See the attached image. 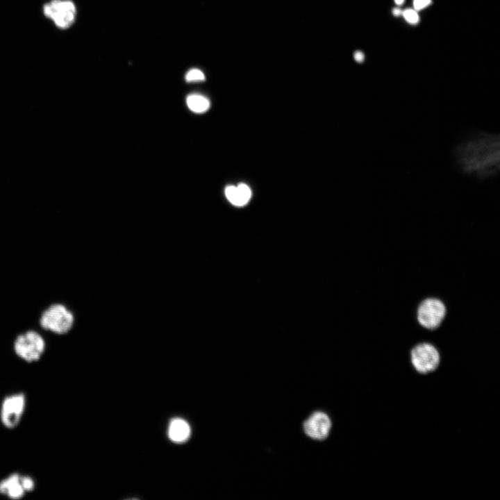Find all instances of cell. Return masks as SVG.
<instances>
[{"instance_id":"30bf717a","label":"cell","mask_w":500,"mask_h":500,"mask_svg":"<svg viewBox=\"0 0 500 500\" xmlns=\"http://www.w3.org/2000/svg\"><path fill=\"white\" fill-rule=\"evenodd\" d=\"M225 195L233 205L242 206L246 205L250 200L251 191L247 185L240 183L238 186L229 185L226 187Z\"/></svg>"},{"instance_id":"3957f363","label":"cell","mask_w":500,"mask_h":500,"mask_svg":"<svg viewBox=\"0 0 500 500\" xmlns=\"http://www.w3.org/2000/svg\"><path fill=\"white\" fill-rule=\"evenodd\" d=\"M12 348L19 359L27 363H33L39 361L44 354L47 343L40 333L28 330L17 335Z\"/></svg>"},{"instance_id":"5bb4252c","label":"cell","mask_w":500,"mask_h":500,"mask_svg":"<svg viewBox=\"0 0 500 500\" xmlns=\"http://www.w3.org/2000/svg\"><path fill=\"white\" fill-rule=\"evenodd\" d=\"M403 15L406 20L410 24H417L419 21V17L416 11L412 9H406L403 12Z\"/></svg>"},{"instance_id":"5b68a950","label":"cell","mask_w":500,"mask_h":500,"mask_svg":"<svg viewBox=\"0 0 500 500\" xmlns=\"http://www.w3.org/2000/svg\"><path fill=\"white\" fill-rule=\"evenodd\" d=\"M447 312L444 303L437 298H427L423 300L417 310V319L424 328L434 330L440 326Z\"/></svg>"},{"instance_id":"9a60e30c","label":"cell","mask_w":500,"mask_h":500,"mask_svg":"<svg viewBox=\"0 0 500 500\" xmlns=\"http://www.w3.org/2000/svg\"><path fill=\"white\" fill-rule=\"evenodd\" d=\"M431 3V0H414L413 4L416 10H419Z\"/></svg>"},{"instance_id":"4fadbf2b","label":"cell","mask_w":500,"mask_h":500,"mask_svg":"<svg viewBox=\"0 0 500 500\" xmlns=\"http://www.w3.org/2000/svg\"><path fill=\"white\" fill-rule=\"evenodd\" d=\"M185 81L188 83L201 82L206 79L205 75L201 70L197 68L190 69L185 74Z\"/></svg>"},{"instance_id":"2e32d148","label":"cell","mask_w":500,"mask_h":500,"mask_svg":"<svg viewBox=\"0 0 500 500\" xmlns=\"http://www.w3.org/2000/svg\"><path fill=\"white\" fill-rule=\"evenodd\" d=\"M354 58H355V60H356L357 62H362L363 60H364V54H363V53L361 52V51H356L355 53H354Z\"/></svg>"},{"instance_id":"9c48e42d","label":"cell","mask_w":500,"mask_h":500,"mask_svg":"<svg viewBox=\"0 0 500 500\" xmlns=\"http://www.w3.org/2000/svg\"><path fill=\"white\" fill-rule=\"evenodd\" d=\"M0 494L11 500H20L27 492L24 488L22 474L12 472L0 480Z\"/></svg>"},{"instance_id":"52a82bcc","label":"cell","mask_w":500,"mask_h":500,"mask_svg":"<svg viewBox=\"0 0 500 500\" xmlns=\"http://www.w3.org/2000/svg\"><path fill=\"white\" fill-rule=\"evenodd\" d=\"M44 15L61 28L69 27L76 16L74 3L68 0H52L44 6Z\"/></svg>"},{"instance_id":"8fae6325","label":"cell","mask_w":500,"mask_h":500,"mask_svg":"<svg viewBox=\"0 0 500 500\" xmlns=\"http://www.w3.org/2000/svg\"><path fill=\"white\" fill-rule=\"evenodd\" d=\"M191 434L189 424L181 418L173 419L169 425L168 436L176 443H182L188 440Z\"/></svg>"},{"instance_id":"ba28073f","label":"cell","mask_w":500,"mask_h":500,"mask_svg":"<svg viewBox=\"0 0 500 500\" xmlns=\"http://www.w3.org/2000/svg\"><path fill=\"white\" fill-rule=\"evenodd\" d=\"M306 435L313 440L326 439L331 428V420L328 415L322 411L312 412L303 424Z\"/></svg>"},{"instance_id":"7a4b0ae2","label":"cell","mask_w":500,"mask_h":500,"mask_svg":"<svg viewBox=\"0 0 500 500\" xmlns=\"http://www.w3.org/2000/svg\"><path fill=\"white\" fill-rule=\"evenodd\" d=\"M74 324L73 312L61 303L49 305L42 312L39 319V324L43 330L59 335L69 332Z\"/></svg>"},{"instance_id":"ac0fdd59","label":"cell","mask_w":500,"mask_h":500,"mask_svg":"<svg viewBox=\"0 0 500 500\" xmlns=\"http://www.w3.org/2000/svg\"><path fill=\"white\" fill-rule=\"evenodd\" d=\"M394 1L397 5H401L403 3L404 0H394Z\"/></svg>"},{"instance_id":"7c38bea8","label":"cell","mask_w":500,"mask_h":500,"mask_svg":"<svg viewBox=\"0 0 500 500\" xmlns=\"http://www.w3.org/2000/svg\"><path fill=\"white\" fill-rule=\"evenodd\" d=\"M186 103L190 110L196 113L206 112L210 105L209 100L206 97L198 94L189 95L186 99Z\"/></svg>"},{"instance_id":"e0dca14e","label":"cell","mask_w":500,"mask_h":500,"mask_svg":"<svg viewBox=\"0 0 500 500\" xmlns=\"http://www.w3.org/2000/svg\"><path fill=\"white\" fill-rule=\"evenodd\" d=\"M392 13L395 16H399L401 14V10L399 8H396L392 10Z\"/></svg>"},{"instance_id":"8992f818","label":"cell","mask_w":500,"mask_h":500,"mask_svg":"<svg viewBox=\"0 0 500 500\" xmlns=\"http://www.w3.org/2000/svg\"><path fill=\"white\" fill-rule=\"evenodd\" d=\"M411 362L415 369L421 374L433 372L439 365L440 356L435 346L423 342L415 346L410 351Z\"/></svg>"},{"instance_id":"277c9868","label":"cell","mask_w":500,"mask_h":500,"mask_svg":"<svg viewBox=\"0 0 500 500\" xmlns=\"http://www.w3.org/2000/svg\"><path fill=\"white\" fill-rule=\"evenodd\" d=\"M26 396L22 392L6 395L0 405V422L8 429H13L20 424L26 408Z\"/></svg>"},{"instance_id":"6da1fadb","label":"cell","mask_w":500,"mask_h":500,"mask_svg":"<svg viewBox=\"0 0 500 500\" xmlns=\"http://www.w3.org/2000/svg\"><path fill=\"white\" fill-rule=\"evenodd\" d=\"M453 155L463 174L481 180L493 178L499 171V135L476 133L458 144Z\"/></svg>"}]
</instances>
